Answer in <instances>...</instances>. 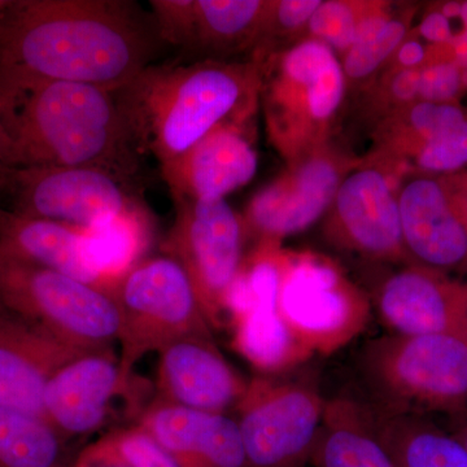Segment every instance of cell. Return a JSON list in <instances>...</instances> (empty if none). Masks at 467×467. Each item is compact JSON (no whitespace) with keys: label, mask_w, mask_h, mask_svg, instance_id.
<instances>
[{"label":"cell","mask_w":467,"mask_h":467,"mask_svg":"<svg viewBox=\"0 0 467 467\" xmlns=\"http://www.w3.org/2000/svg\"><path fill=\"white\" fill-rule=\"evenodd\" d=\"M152 15L126 0H17L0 8V82H75L119 90L153 66Z\"/></svg>","instance_id":"obj_1"},{"label":"cell","mask_w":467,"mask_h":467,"mask_svg":"<svg viewBox=\"0 0 467 467\" xmlns=\"http://www.w3.org/2000/svg\"><path fill=\"white\" fill-rule=\"evenodd\" d=\"M0 107L3 168H98L140 182L144 156L117 90L0 82Z\"/></svg>","instance_id":"obj_2"},{"label":"cell","mask_w":467,"mask_h":467,"mask_svg":"<svg viewBox=\"0 0 467 467\" xmlns=\"http://www.w3.org/2000/svg\"><path fill=\"white\" fill-rule=\"evenodd\" d=\"M256 60L150 66L117 90L140 152L162 165L220 126L248 124L260 106Z\"/></svg>","instance_id":"obj_3"},{"label":"cell","mask_w":467,"mask_h":467,"mask_svg":"<svg viewBox=\"0 0 467 467\" xmlns=\"http://www.w3.org/2000/svg\"><path fill=\"white\" fill-rule=\"evenodd\" d=\"M252 60L260 66L267 140L285 162L333 142L348 92L337 54L324 43L301 39Z\"/></svg>","instance_id":"obj_4"},{"label":"cell","mask_w":467,"mask_h":467,"mask_svg":"<svg viewBox=\"0 0 467 467\" xmlns=\"http://www.w3.org/2000/svg\"><path fill=\"white\" fill-rule=\"evenodd\" d=\"M362 373L380 409L467 413V330L378 337L362 356Z\"/></svg>","instance_id":"obj_5"},{"label":"cell","mask_w":467,"mask_h":467,"mask_svg":"<svg viewBox=\"0 0 467 467\" xmlns=\"http://www.w3.org/2000/svg\"><path fill=\"white\" fill-rule=\"evenodd\" d=\"M0 304L33 327L82 352L110 349L121 316L107 292L0 252Z\"/></svg>","instance_id":"obj_6"},{"label":"cell","mask_w":467,"mask_h":467,"mask_svg":"<svg viewBox=\"0 0 467 467\" xmlns=\"http://www.w3.org/2000/svg\"><path fill=\"white\" fill-rule=\"evenodd\" d=\"M278 310L310 356L333 355L365 330L370 300L339 264L310 251H282Z\"/></svg>","instance_id":"obj_7"},{"label":"cell","mask_w":467,"mask_h":467,"mask_svg":"<svg viewBox=\"0 0 467 467\" xmlns=\"http://www.w3.org/2000/svg\"><path fill=\"white\" fill-rule=\"evenodd\" d=\"M113 299L121 316L122 376L143 356L187 337H212L183 267L168 256L142 260L122 276Z\"/></svg>","instance_id":"obj_8"},{"label":"cell","mask_w":467,"mask_h":467,"mask_svg":"<svg viewBox=\"0 0 467 467\" xmlns=\"http://www.w3.org/2000/svg\"><path fill=\"white\" fill-rule=\"evenodd\" d=\"M12 211L88 229L124 214L146 212L138 181L86 167L2 168Z\"/></svg>","instance_id":"obj_9"},{"label":"cell","mask_w":467,"mask_h":467,"mask_svg":"<svg viewBox=\"0 0 467 467\" xmlns=\"http://www.w3.org/2000/svg\"><path fill=\"white\" fill-rule=\"evenodd\" d=\"M174 202L177 213L161 251L183 267L211 328L223 327L227 292L244 259L242 216L225 199Z\"/></svg>","instance_id":"obj_10"},{"label":"cell","mask_w":467,"mask_h":467,"mask_svg":"<svg viewBox=\"0 0 467 467\" xmlns=\"http://www.w3.org/2000/svg\"><path fill=\"white\" fill-rule=\"evenodd\" d=\"M361 158L333 142L285 162L282 173L259 190L242 214L245 236L256 244H282L327 213L344 178Z\"/></svg>","instance_id":"obj_11"},{"label":"cell","mask_w":467,"mask_h":467,"mask_svg":"<svg viewBox=\"0 0 467 467\" xmlns=\"http://www.w3.org/2000/svg\"><path fill=\"white\" fill-rule=\"evenodd\" d=\"M327 401L310 384L252 380L236 404L248 467H306Z\"/></svg>","instance_id":"obj_12"},{"label":"cell","mask_w":467,"mask_h":467,"mask_svg":"<svg viewBox=\"0 0 467 467\" xmlns=\"http://www.w3.org/2000/svg\"><path fill=\"white\" fill-rule=\"evenodd\" d=\"M361 164L404 177H442L467 169V107L425 101L405 107L374 126Z\"/></svg>","instance_id":"obj_13"},{"label":"cell","mask_w":467,"mask_h":467,"mask_svg":"<svg viewBox=\"0 0 467 467\" xmlns=\"http://www.w3.org/2000/svg\"><path fill=\"white\" fill-rule=\"evenodd\" d=\"M405 178L376 165L350 171L325 214L326 241L368 259L409 265L399 207Z\"/></svg>","instance_id":"obj_14"},{"label":"cell","mask_w":467,"mask_h":467,"mask_svg":"<svg viewBox=\"0 0 467 467\" xmlns=\"http://www.w3.org/2000/svg\"><path fill=\"white\" fill-rule=\"evenodd\" d=\"M165 45L207 57H233L259 47L272 0H152Z\"/></svg>","instance_id":"obj_15"},{"label":"cell","mask_w":467,"mask_h":467,"mask_svg":"<svg viewBox=\"0 0 467 467\" xmlns=\"http://www.w3.org/2000/svg\"><path fill=\"white\" fill-rule=\"evenodd\" d=\"M399 207L409 263L448 275L467 270V223L441 178L408 175Z\"/></svg>","instance_id":"obj_16"},{"label":"cell","mask_w":467,"mask_h":467,"mask_svg":"<svg viewBox=\"0 0 467 467\" xmlns=\"http://www.w3.org/2000/svg\"><path fill=\"white\" fill-rule=\"evenodd\" d=\"M377 309L392 334L466 331L467 281L409 264L380 285Z\"/></svg>","instance_id":"obj_17"},{"label":"cell","mask_w":467,"mask_h":467,"mask_svg":"<svg viewBox=\"0 0 467 467\" xmlns=\"http://www.w3.org/2000/svg\"><path fill=\"white\" fill-rule=\"evenodd\" d=\"M245 126H220L186 152L160 165L174 202L225 199L250 182L259 158Z\"/></svg>","instance_id":"obj_18"},{"label":"cell","mask_w":467,"mask_h":467,"mask_svg":"<svg viewBox=\"0 0 467 467\" xmlns=\"http://www.w3.org/2000/svg\"><path fill=\"white\" fill-rule=\"evenodd\" d=\"M128 382L112 350H94L70 359L46 386V420L69 441L97 431L106 420L110 400Z\"/></svg>","instance_id":"obj_19"},{"label":"cell","mask_w":467,"mask_h":467,"mask_svg":"<svg viewBox=\"0 0 467 467\" xmlns=\"http://www.w3.org/2000/svg\"><path fill=\"white\" fill-rule=\"evenodd\" d=\"M247 386L212 337H182L159 352L160 402L225 414L238 404Z\"/></svg>","instance_id":"obj_20"},{"label":"cell","mask_w":467,"mask_h":467,"mask_svg":"<svg viewBox=\"0 0 467 467\" xmlns=\"http://www.w3.org/2000/svg\"><path fill=\"white\" fill-rule=\"evenodd\" d=\"M82 353L86 352L52 339L0 304V407L46 420L43 395L48 380Z\"/></svg>","instance_id":"obj_21"},{"label":"cell","mask_w":467,"mask_h":467,"mask_svg":"<svg viewBox=\"0 0 467 467\" xmlns=\"http://www.w3.org/2000/svg\"><path fill=\"white\" fill-rule=\"evenodd\" d=\"M138 426L180 467H248L241 430L226 414L159 402Z\"/></svg>","instance_id":"obj_22"},{"label":"cell","mask_w":467,"mask_h":467,"mask_svg":"<svg viewBox=\"0 0 467 467\" xmlns=\"http://www.w3.org/2000/svg\"><path fill=\"white\" fill-rule=\"evenodd\" d=\"M276 288H252L234 282L226 296V317L234 347L263 373H281L312 358L292 337L278 310Z\"/></svg>","instance_id":"obj_23"},{"label":"cell","mask_w":467,"mask_h":467,"mask_svg":"<svg viewBox=\"0 0 467 467\" xmlns=\"http://www.w3.org/2000/svg\"><path fill=\"white\" fill-rule=\"evenodd\" d=\"M0 252L107 292L86 261L82 227L21 216L3 209L0 213Z\"/></svg>","instance_id":"obj_24"},{"label":"cell","mask_w":467,"mask_h":467,"mask_svg":"<svg viewBox=\"0 0 467 467\" xmlns=\"http://www.w3.org/2000/svg\"><path fill=\"white\" fill-rule=\"evenodd\" d=\"M310 465L398 467L378 435L370 407L346 398L326 404Z\"/></svg>","instance_id":"obj_25"},{"label":"cell","mask_w":467,"mask_h":467,"mask_svg":"<svg viewBox=\"0 0 467 467\" xmlns=\"http://www.w3.org/2000/svg\"><path fill=\"white\" fill-rule=\"evenodd\" d=\"M374 425L398 467H467V450L422 414L371 408Z\"/></svg>","instance_id":"obj_26"},{"label":"cell","mask_w":467,"mask_h":467,"mask_svg":"<svg viewBox=\"0 0 467 467\" xmlns=\"http://www.w3.org/2000/svg\"><path fill=\"white\" fill-rule=\"evenodd\" d=\"M82 235L88 266L113 296L122 276L142 261L150 239L149 214L146 211L110 218L82 229Z\"/></svg>","instance_id":"obj_27"},{"label":"cell","mask_w":467,"mask_h":467,"mask_svg":"<svg viewBox=\"0 0 467 467\" xmlns=\"http://www.w3.org/2000/svg\"><path fill=\"white\" fill-rule=\"evenodd\" d=\"M418 9L414 3L393 2L340 57L348 90L361 91L379 75L413 29Z\"/></svg>","instance_id":"obj_28"},{"label":"cell","mask_w":467,"mask_h":467,"mask_svg":"<svg viewBox=\"0 0 467 467\" xmlns=\"http://www.w3.org/2000/svg\"><path fill=\"white\" fill-rule=\"evenodd\" d=\"M73 460L50 423L0 407V467H70Z\"/></svg>","instance_id":"obj_29"},{"label":"cell","mask_w":467,"mask_h":467,"mask_svg":"<svg viewBox=\"0 0 467 467\" xmlns=\"http://www.w3.org/2000/svg\"><path fill=\"white\" fill-rule=\"evenodd\" d=\"M386 0H322L303 39L324 43L342 57L378 17L391 7Z\"/></svg>","instance_id":"obj_30"},{"label":"cell","mask_w":467,"mask_h":467,"mask_svg":"<svg viewBox=\"0 0 467 467\" xmlns=\"http://www.w3.org/2000/svg\"><path fill=\"white\" fill-rule=\"evenodd\" d=\"M466 92L467 70L454 61H441L420 67V101L456 104L461 103Z\"/></svg>","instance_id":"obj_31"},{"label":"cell","mask_w":467,"mask_h":467,"mask_svg":"<svg viewBox=\"0 0 467 467\" xmlns=\"http://www.w3.org/2000/svg\"><path fill=\"white\" fill-rule=\"evenodd\" d=\"M119 450L135 467H180L161 445L140 426L113 432Z\"/></svg>","instance_id":"obj_32"},{"label":"cell","mask_w":467,"mask_h":467,"mask_svg":"<svg viewBox=\"0 0 467 467\" xmlns=\"http://www.w3.org/2000/svg\"><path fill=\"white\" fill-rule=\"evenodd\" d=\"M439 3L451 18V39L447 47L451 61L467 70V0Z\"/></svg>","instance_id":"obj_33"},{"label":"cell","mask_w":467,"mask_h":467,"mask_svg":"<svg viewBox=\"0 0 467 467\" xmlns=\"http://www.w3.org/2000/svg\"><path fill=\"white\" fill-rule=\"evenodd\" d=\"M70 467H135L117 447L112 434L88 445L73 460Z\"/></svg>","instance_id":"obj_34"},{"label":"cell","mask_w":467,"mask_h":467,"mask_svg":"<svg viewBox=\"0 0 467 467\" xmlns=\"http://www.w3.org/2000/svg\"><path fill=\"white\" fill-rule=\"evenodd\" d=\"M441 183L444 184L448 195L456 205L457 211L467 223V169L450 175H442Z\"/></svg>","instance_id":"obj_35"},{"label":"cell","mask_w":467,"mask_h":467,"mask_svg":"<svg viewBox=\"0 0 467 467\" xmlns=\"http://www.w3.org/2000/svg\"><path fill=\"white\" fill-rule=\"evenodd\" d=\"M2 152H3V124H2V107H0V171H2ZM3 208L0 207V213H2Z\"/></svg>","instance_id":"obj_36"},{"label":"cell","mask_w":467,"mask_h":467,"mask_svg":"<svg viewBox=\"0 0 467 467\" xmlns=\"http://www.w3.org/2000/svg\"><path fill=\"white\" fill-rule=\"evenodd\" d=\"M3 5H5V2H0V8H2Z\"/></svg>","instance_id":"obj_37"}]
</instances>
